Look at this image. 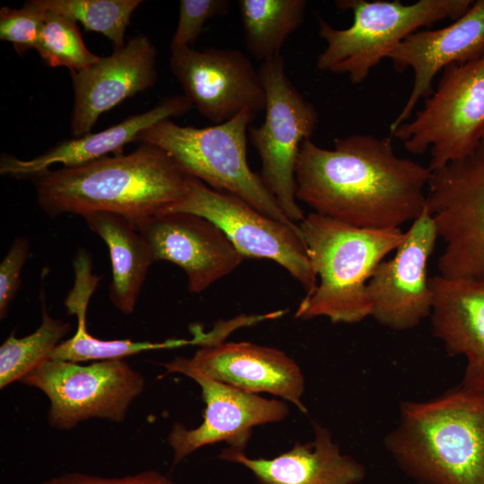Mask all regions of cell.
I'll return each mask as SVG.
<instances>
[{
  "instance_id": "15",
  "label": "cell",
  "mask_w": 484,
  "mask_h": 484,
  "mask_svg": "<svg viewBox=\"0 0 484 484\" xmlns=\"http://www.w3.org/2000/svg\"><path fill=\"white\" fill-rule=\"evenodd\" d=\"M133 224L155 261H169L183 269L191 293L206 290L245 259L220 229L199 215L167 212Z\"/></svg>"
},
{
  "instance_id": "5",
  "label": "cell",
  "mask_w": 484,
  "mask_h": 484,
  "mask_svg": "<svg viewBox=\"0 0 484 484\" xmlns=\"http://www.w3.org/2000/svg\"><path fill=\"white\" fill-rule=\"evenodd\" d=\"M255 117L244 110L229 121L203 128L164 119L140 133L136 141L164 151L186 176L236 195L265 215L298 229L281 209L261 176L248 165L247 133Z\"/></svg>"
},
{
  "instance_id": "2",
  "label": "cell",
  "mask_w": 484,
  "mask_h": 484,
  "mask_svg": "<svg viewBox=\"0 0 484 484\" xmlns=\"http://www.w3.org/2000/svg\"><path fill=\"white\" fill-rule=\"evenodd\" d=\"M188 177L164 151L142 143L127 154L48 169L30 179L37 203L49 217L105 212L136 223L178 203Z\"/></svg>"
},
{
  "instance_id": "22",
  "label": "cell",
  "mask_w": 484,
  "mask_h": 484,
  "mask_svg": "<svg viewBox=\"0 0 484 484\" xmlns=\"http://www.w3.org/2000/svg\"><path fill=\"white\" fill-rule=\"evenodd\" d=\"M82 218L108 248L112 265L110 301L122 314H133L149 269L155 262L149 244L133 222L121 215L98 212Z\"/></svg>"
},
{
  "instance_id": "8",
  "label": "cell",
  "mask_w": 484,
  "mask_h": 484,
  "mask_svg": "<svg viewBox=\"0 0 484 484\" xmlns=\"http://www.w3.org/2000/svg\"><path fill=\"white\" fill-rule=\"evenodd\" d=\"M259 73L265 117L259 126L249 127V139L260 157L264 185L285 215L298 224L306 215L296 197V165L303 142L315 132L318 114L290 80L281 55L262 62Z\"/></svg>"
},
{
  "instance_id": "9",
  "label": "cell",
  "mask_w": 484,
  "mask_h": 484,
  "mask_svg": "<svg viewBox=\"0 0 484 484\" xmlns=\"http://www.w3.org/2000/svg\"><path fill=\"white\" fill-rule=\"evenodd\" d=\"M427 208L438 239L437 260L446 278H484V138L462 160L432 171Z\"/></svg>"
},
{
  "instance_id": "29",
  "label": "cell",
  "mask_w": 484,
  "mask_h": 484,
  "mask_svg": "<svg viewBox=\"0 0 484 484\" xmlns=\"http://www.w3.org/2000/svg\"><path fill=\"white\" fill-rule=\"evenodd\" d=\"M229 5L228 0H181L177 25L169 44L170 51L192 48L205 23L225 15Z\"/></svg>"
},
{
  "instance_id": "21",
  "label": "cell",
  "mask_w": 484,
  "mask_h": 484,
  "mask_svg": "<svg viewBox=\"0 0 484 484\" xmlns=\"http://www.w3.org/2000/svg\"><path fill=\"white\" fill-rule=\"evenodd\" d=\"M315 438L296 443L272 459L250 458L244 450L228 447L220 458L247 468L260 484H357L365 477V468L342 454L330 431L314 423Z\"/></svg>"
},
{
  "instance_id": "6",
  "label": "cell",
  "mask_w": 484,
  "mask_h": 484,
  "mask_svg": "<svg viewBox=\"0 0 484 484\" xmlns=\"http://www.w3.org/2000/svg\"><path fill=\"white\" fill-rule=\"evenodd\" d=\"M471 0L394 1L339 0L341 11H351L352 24L335 29L318 18V34L325 48L318 55V70L345 74L353 84L363 82L376 66L411 34L445 19L464 14Z\"/></svg>"
},
{
  "instance_id": "18",
  "label": "cell",
  "mask_w": 484,
  "mask_h": 484,
  "mask_svg": "<svg viewBox=\"0 0 484 484\" xmlns=\"http://www.w3.org/2000/svg\"><path fill=\"white\" fill-rule=\"evenodd\" d=\"M200 372L247 393H268L292 402L300 411L305 379L298 363L285 352L249 341L201 346L189 359Z\"/></svg>"
},
{
  "instance_id": "1",
  "label": "cell",
  "mask_w": 484,
  "mask_h": 484,
  "mask_svg": "<svg viewBox=\"0 0 484 484\" xmlns=\"http://www.w3.org/2000/svg\"><path fill=\"white\" fill-rule=\"evenodd\" d=\"M296 197L317 214L366 229H400L427 206L432 170L399 157L391 137L354 134L333 149L303 142L296 165Z\"/></svg>"
},
{
  "instance_id": "3",
  "label": "cell",
  "mask_w": 484,
  "mask_h": 484,
  "mask_svg": "<svg viewBox=\"0 0 484 484\" xmlns=\"http://www.w3.org/2000/svg\"><path fill=\"white\" fill-rule=\"evenodd\" d=\"M425 484H484V392L462 386L424 401H403L384 442Z\"/></svg>"
},
{
  "instance_id": "28",
  "label": "cell",
  "mask_w": 484,
  "mask_h": 484,
  "mask_svg": "<svg viewBox=\"0 0 484 484\" xmlns=\"http://www.w3.org/2000/svg\"><path fill=\"white\" fill-rule=\"evenodd\" d=\"M45 12L39 0L26 1L20 9L1 7L0 39L12 43L19 55L36 50Z\"/></svg>"
},
{
  "instance_id": "16",
  "label": "cell",
  "mask_w": 484,
  "mask_h": 484,
  "mask_svg": "<svg viewBox=\"0 0 484 484\" xmlns=\"http://www.w3.org/2000/svg\"><path fill=\"white\" fill-rule=\"evenodd\" d=\"M157 49L138 34L110 56L86 69L70 73L73 89L71 130L73 137L91 133L99 117L157 82Z\"/></svg>"
},
{
  "instance_id": "14",
  "label": "cell",
  "mask_w": 484,
  "mask_h": 484,
  "mask_svg": "<svg viewBox=\"0 0 484 484\" xmlns=\"http://www.w3.org/2000/svg\"><path fill=\"white\" fill-rule=\"evenodd\" d=\"M405 233L394 256L376 266L367 285L371 316L394 331L417 327L434 303L427 266L438 237L427 206Z\"/></svg>"
},
{
  "instance_id": "24",
  "label": "cell",
  "mask_w": 484,
  "mask_h": 484,
  "mask_svg": "<svg viewBox=\"0 0 484 484\" xmlns=\"http://www.w3.org/2000/svg\"><path fill=\"white\" fill-rule=\"evenodd\" d=\"M42 322L32 333L17 338L11 333L0 347V388L22 381L29 373L48 360L51 352L70 332L71 324L52 317L45 305L41 289Z\"/></svg>"
},
{
  "instance_id": "30",
  "label": "cell",
  "mask_w": 484,
  "mask_h": 484,
  "mask_svg": "<svg viewBox=\"0 0 484 484\" xmlns=\"http://www.w3.org/2000/svg\"><path fill=\"white\" fill-rule=\"evenodd\" d=\"M30 252V241L17 236L0 264V318L7 315L20 285L22 268Z\"/></svg>"
},
{
  "instance_id": "10",
  "label": "cell",
  "mask_w": 484,
  "mask_h": 484,
  "mask_svg": "<svg viewBox=\"0 0 484 484\" xmlns=\"http://www.w3.org/2000/svg\"><path fill=\"white\" fill-rule=\"evenodd\" d=\"M21 382L45 393L50 402L48 422L60 430L92 418L123 422L145 385L141 373L123 359L88 365L48 359Z\"/></svg>"
},
{
  "instance_id": "27",
  "label": "cell",
  "mask_w": 484,
  "mask_h": 484,
  "mask_svg": "<svg viewBox=\"0 0 484 484\" xmlns=\"http://www.w3.org/2000/svg\"><path fill=\"white\" fill-rule=\"evenodd\" d=\"M43 26L36 50L50 67L63 66L70 73L81 72L100 56L91 52L82 39L77 22L45 10Z\"/></svg>"
},
{
  "instance_id": "26",
  "label": "cell",
  "mask_w": 484,
  "mask_h": 484,
  "mask_svg": "<svg viewBox=\"0 0 484 484\" xmlns=\"http://www.w3.org/2000/svg\"><path fill=\"white\" fill-rule=\"evenodd\" d=\"M45 10L81 22L85 30L101 33L114 49L125 45V35L141 0H39Z\"/></svg>"
},
{
  "instance_id": "7",
  "label": "cell",
  "mask_w": 484,
  "mask_h": 484,
  "mask_svg": "<svg viewBox=\"0 0 484 484\" xmlns=\"http://www.w3.org/2000/svg\"><path fill=\"white\" fill-rule=\"evenodd\" d=\"M390 133L412 154L429 150L432 171L469 155L484 138V54L445 67L423 108Z\"/></svg>"
},
{
  "instance_id": "23",
  "label": "cell",
  "mask_w": 484,
  "mask_h": 484,
  "mask_svg": "<svg viewBox=\"0 0 484 484\" xmlns=\"http://www.w3.org/2000/svg\"><path fill=\"white\" fill-rule=\"evenodd\" d=\"M305 0H239L238 6L247 50L264 62L281 50L302 24Z\"/></svg>"
},
{
  "instance_id": "25",
  "label": "cell",
  "mask_w": 484,
  "mask_h": 484,
  "mask_svg": "<svg viewBox=\"0 0 484 484\" xmlns=\"http://www.w3.org/2000/svg\"><path fill=\"white\" fill-rule=\"evenodd\" d=\"M89 302L78 300L66 307L67 314L76 315L75 333L62 341L50 354L48 359L82 362L89 360H117L146 350L172 349L194 345L191 340H168L162 342L134 341L125 340H101L92 336L87 330L86 313Z\"/></svg>"
},
{
  "instance_id": "13",
  "label": "cell",
  "mask_w": 484,
  "mask_h": 484,
  "mask_svg": "<svg viewBox=\"0 0 484 484\" xmlns=\"http://www.w3.org/2000/svg\"><path fill=\"white\" fill-rule=\"evenodd\" d=\"M169 67L184 95L214 125L244 110L256 116L265 108L259 69L238 49L192 48L170 51Z\"/></svg>"
},
{
  "instance_id": "12",
  "label": "cell",
  "mask_w": 484,
  "mask_h": 484,
  "mask_svg": "<svg viewBox=\"0 0 484 484\" xmlns=\"http://www.w3.org/2000/svg\"><path fill=\"white\" fill-rule=\"evenodd\" d=\"M166 373H179L196 382L205 403L203 422L187 428L176 422L168 436L173 462H180L195 450L218 442L244 450L256 426L275 423L289 414L282 401L270 400L212 379L196 369L189 359L177 357L161 364Z\"/></svg>"
},
{
  "instance_id": "17",
  "label": "cell",
  "mask_w": 484,
  "mask_h": 484,
  "mask_svg": "<svg viewBox=\"0 0 484 484\" xmlns=\"http://www.w3.org/2000/svg\"><path fill=\"white\" fill-rule=\"evenodd\" d=\"M484 54V0L474 2L468 11L444 28L419 30L408 36L389 56L399 73L413 72V85L390 132L411 119L421 99L433 92L435 76L445 67L463 64Z\"/></svg>"
},
{
  "instance_id": "31",
  "label": "cell",
  "mask_w": 484,
  "mask_h": 484,
  "mask_svg": "<svg viewBox=\"0 0 484 484\" xmlns=\"http://www.w3.org/2000/svg\"><path fill=\"white\" fill-rule=\"evenodd\" d=\"M41 484H177L166 475L143 471L122 477H104L84 472H66L44 480Z\"/></svg>"
},
{
  "instance_id": "4",
  "label": "cell",
  "mask_w": 484,
  "mask_h": 484,
  "mask_svg": "<svg viewBox=\"0 0 484 484\" xmlns=\"http://www.w3.org/2000/svg\"><path fill=\"white\" fill-rule=\"evenodd\" d=\"M298 227L319 281L298 304L295 317H326L333 324H356L371 316L367 282L406 233L401 229L355 228L315 212L306 215Z\"/></svg>"
},
{
  "instance_id": "19",
  "label": "cell",
  "mask_w": 484,
  "mask_h": 484,
  "mask_svg": "<svg viewBox=\"0 0 484 484\" xmlns=\"http://www.w3.org/2000/svg\"><path fill=\"white\" fill-rule=\"evenodd\" d=\"M434 294L432 333L450 356H462L461 385L484 392V278H429Z\"/></svg>"
},
{
  "instance_id": "11",
  "label": "cell",
  "mask_w": 484,
  "mask_h": 484,
  "mask_svg": "<svg viewBox=\"0 0 484 484\" xmlns=\"http://www.w3.org/2000/svg\"><path fill=\"white\" fill-rule=\"evenodd\" d=\"M167 212L203 217L220 229L246 258L272 260L284 268L309 294L317 280L299 227L293 229L261 212L245 200L211 188L189 177L185 196Z\"/></svg>"
},
{
  "instance_id": "20",
  "label": "cell",
  "mask_w": 484,
  "mask_h": 484,
  "mask_svg": "<svg viewBox=\"0 0 484 484\" xmlns=\"http://www.w3.org/2000/svg\"><path fill=\"white\" fill-rule=\"evenodd\" d=\"M192 107L185 95L168 97L148 111L130 116L103 131L61 141L33 159L21 160L4 154L0 160V174L16 178H31L54 164L71 168L97 160L110 153L123 154L125 145L136 141L143 130L161 120L182 116Z\"/></svg>"
}]
</instances>
